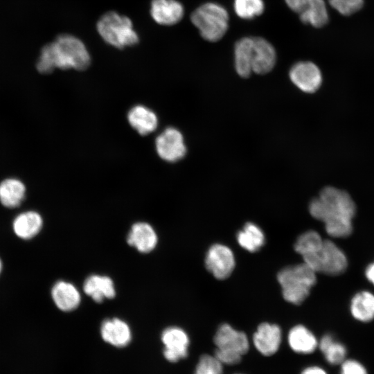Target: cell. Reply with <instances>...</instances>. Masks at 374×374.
Masks as SVG:
<instances>
[{"label":"cell","instance_id":"obj_1","mask_svg":"<svg viewBox=\"0 0 374 374\" xmlns=\"http://www.w3.org/2000/svg\"><path fill=\"white\" fill-rule=\"evenodd\" d=\"M308 209L314 218L324 223L330 236L343 238L352 233L356 206L345 190L332 186L323 188L319 197L311 200Z\"/></svg>","mask_w":374,"mask_h":374},{"label":"cell","instance_id":"obj_2","mask_svg":"<svg viewBox=\"0 0 374 374\" xmlns=\"http://www.w3.org/2000/svg\"><path fill=\"white\" fill-rule=\"evenodd\" d=\"M91 63L90 54L78 37L62 34L41 50L36 67L41 73H49L55 69L83 71Z\"/></svg>","mask_w":374,"mask_h":374},{"label":"cell","instance_id":"obj_3","mask_svg":"<svg viewBox=\"0 0 374 374\" xmlns=\"http://www.w3.org/2000/svg\"><path fill=\"white\" fill-rule=\"evenodd\" d=\"M277 279L283 299L292 304L303 302L317 282L316 272L304 262L281 269Z\"/></svg>","mask_w":374,"mask_h":374},{"label":"cell","instance_id":"obj_4","mask_svg":"<svg viewBox=\"0 0 374 374\" xmlns=\"http://www.w3.org/2000/svg\"><path fill=\"white\" fill-rule=\"evenodd\" d=\"M190 20L204 39L215 42L226 34L229 28V15L222 5L207 2L198 6L192 12Z\"/></svg>","mask_w":374,"mask_h":374},{"label":"cell","instance_id":"obj_5","mask_svg":"<svg viewBox=\"0 0 374 374\" xmlns=\"http://www.w3.org/2000/svg\"><path fill=\"white\" fill-rule=\"evenodd\" d=\"M96 28L106 43L117 48L132 46L139 42L130 19L114 11L105 13L98 21Z\"/></svg>","mask_w":374,"mask_h":374},{"label":"cell","instance_id":"obj_6","mask_svg":"<svg viewBox=\"0 0 374 374\" xmlns=\"http://www.w3.org/2000/svg\"><path fill=\"white\" fill-rule=\"evenodd\" d=\"M304 262L316 273L337 276L344 273L348 267L345 253L335 242L326 240L321 248L314 253L303 257Z\"/></svg>","mask_w":374,"mask_h":374},{"label":"cell","instance_id":"obj_7","mask_svg":"<svg viewBox=\"0 0 374 374\" xmlns=\"http://www.w3.org/2000/svg\"><path fill=\"white\" fill-rule=\"evenodd\" d=\"M155 149L161 159L171 163L182 159L187 151L181 132L173 127L166 128L157 136Z\"/></svg>","mask_w":374,"mask_h":374},{"label":"cell","instance_id":"obj_8","mask_svg":"<svg viewBox=\"0 0 374 374\" xmlns=\"http://www.w3.org/2000/svg\"><path fill=\"white\" fill-rule=\"evenodd\" d=\"M292 82L305 93L317 91L322 84V73L319 66L310 61H300L292 66L289 71Z\"/></svg>","mask_w":374,"mask_h":374},{"label":"cell","instance_id":"obj_9","mask_svg":"<svg viewBox=\"0 0 374 374\" xmlns=\"http://www.w3.org/2000/svg\"><path fill=\"white\" fill-rule=\"evenodd\" d=\"M205 265L214 277L219 280L225 279L235 267L234 255L231 249L224 244H213L207 251Z\"/></svg>","mask_w":374,"mask_h":374},{"label":"cell","instance_id":"obj_10","mask_svg":"<svg viewBox=\"0 0 374 374\" xmlns=\"http://www.w3.org/2000/svg\"><path fill=\"white\" fill-rule=\"evenodd\" d=\"M164 345L163 356L170 362H177L188 355L189 337L181 328L172 326L166 328L161 336Z\"/></svg>","mask_w":374,"mask_h":374},{"label":"cell","instance_id":"obj_11","mask_svg":"<svg viewBox=\"0 0 374 374\" xmlns=\"http://www.w3.org/2000/svg\"><path fill=\"white\" fill-rule=\"evenodd\" d=\"M213 341L217 349L242 356L249 349V342L247 335L226 323L218 328Z\"/></svg>","mask_w":374,"mask_h":374},{"label":"cell","instance_id":"obj_12","mask_svg":"<svg viewBox=\"0 0 374 374\" xmlns=\"http://www.w3.org/2000/svg\"><path fill=\"white\" fill-rule=\"evenodd\" d=\"M276 62L274 46L266 39L253 37L252 71L260 75L270 72Z\"/></svg>","mask_w":374,"mask_h":374},{"label":"cell","instance_id":"obj_13","mask_svg":"<svg viewBox=\"0 0 374 374\" xmlns=\"http://www.w3.org/2000/svg\"><path fill=\"white\" fill-rule=\"evenodd\" d=\"M282 339L280 328L276 324L262 323L253 336L256 350L265 356H271L278 350Z\"/></svg>","mask_w":374,"mask_h":374},{"label":"cell","instance_id":"obj_14","mask_svg":"<svg viewBox=\"0 0 374 374\" xmlns=\"http://www.w3.org/2000/svg\"><path fill=\"white\" fill-rule=\"evenodd\" d=\"M150 14L157 24L172 26L183 18L184 8L177 0H152Z\"/></svg>","mask_w":374,"mask_h":374},{"label":"cell","instance_id":"obj_15","mask_svg":"<svg viewBox=\"0 0 374 374\" xmlns=\"http://www.w3.org/2000/svg\"><path fill=\"white\" fill-rule=\"evenodd\" d=\"M127 242L143 253L152 251L158 242V236L154 228L148 223H134L127 236Z\"/></svg>","mask_w":374,"mask_h":374},{"label":"cell","instance_id":"obj_16","mask_svg":"<svg viewBox=\"0 0 374 374\" xmlns=\"http://www.w3.org/2000/svg\"><path fill=\"white\" fill-rule=\"evenodd\" d=\"M103 339L117 348L127 346L132 339V332L129 325L118 318L107 319L100 326Z\"/></svg>","mask_w":374,"mask_h":374},{"label":"cell","instance_id":"obj_17","mask_svg":"<svg viewBox=\"0 0 374 374\" xmlns=\"http://www.w3.org/2000/svg\"><path fill=\"white\" fill-rule=\"evenodd\" d=\"M51 296L57 308L64 312L74 310L81 301L78 288L65 280H59L54 284L51 289Z\"/></svg>","mask_w":374,"mask_h":374},{"label":"cell","instance_id":"obj_18","mask_svg":"<svg viewBox=\"0 0 374 374\" xmlns=\"http://www.w3.org/2000/svg\"><path fill=\"white\" fill-rule=\"evenodd\" d=\"M127 117L131 127L141 135H148L154 132L159 124L157 114L150 108L141 105L132 107Z\"/></svg>","mask_w":374,"mask_h":374},{"label":"cell","instance_id":"obj_19","mask_svg":"<svg viewBox=\"0 0 374 374\" xmlns=\"http://www.w3.org/2000/svg\"><path fill=\"white\" fill-rule=\"evenodd\" d=\"M83 291L96 303L113 299L116 295L112 279L109 276L98 274H92L85 279Z\"/></svg>","mask_w":374,"mask_h":374},{"label":"cell","instance_id":"obj_20","mask_svg":"<svg viewBox=\"0 0 374 374\" xmlns=\"http://www.w3.org/2000/svg\"><path fill=\"white\" fill-rule=\"evenodd\" d=\"M287 341L291 349L299 354H311L319 346L315 335L303 325L295 326L290 330Z\"/></svg>","mask_w":374,"mask_h":374},{"label":"cell","instance_id":"obj_21","mask_svg":"<svg viewBox=\"0 0 374 374\" xmlns=\"http://www.w3.org/2000/svg\"><path fill=\"white\" fill-rule=\"evenodd\" d=\"M43 220L40 214L28 211L19 214L13 221V231L20 238L28 240L34 238L41 231Z\"/></svg>","mask_w":374,"mask_h":374},{"label":"cell","instance_id":"obj_22","mask_svg":"<svg viewBox=\"0 0 374 374\" xmlns=\"http://www.w3.org/2000/svg\"><path fill=\"white\" fill-rule=\"evenodd\" d=\"M253 37L239 39L234 46V64L237 73L248 78L252 71Z\"/></svg>","mask_w":374,"mask_h":374},{"label":"cell","instance_id":"obj_23","mask_svg":"<svg viewBox=\"0 0 374 374\" xmlns=\"http://www.w3.org/2000/svg\"><path fill=\"white\" fill-rule=\"evenodd\" d=\"M26 195L24 184L17 178H7L0 183V202L7 208L20 205Z\"/></svg>","mask_w":374,"mask_h":374},{"label":"cell","instance_id":"obj_24","mask_svg":"<svg viewBox=\"0 0 374 374\" xmlns=\"http://www.w3.org/2000/svg\"><path fill=\"white\" fill-rule=\"evenodd\" d=\"M350 311L354 319L361 322L374 319V294L368 291L356 293L351 299Z\"/></svg>","mask_w":374,"mask_h":374},{"label":"cell","instance_id":"obj_25","mask_svg":"<svg viewBox=\"0 0 374 374\" xmlns=\"http://www.w3.org/2000/svg\"><path fill=\"white\" fill-rule=\"evenodd\" d=\"M318 347L326 362L331 365H340L346 359V347L331 334L324 335L319 341Z\"/></svg>","mask_w":374,"mask_h":374},{"label":"cell","instance_id":"obj_26","mask_svg":"<svg viewBox=\"0 0 374 374\" xmlns=\"http://www.w3.org/2000/svg\"><path fill=\"white\" fill-rule=\"evenodd\" d=\"M299 15L303 24L314 28H321L329 21V13L325 0H312Z\"/></svg>","mask_w":374,"mask_h":374},{"label":"cell","instance_id":"obj_27","mask_svg":"<svg viewBox=\"0 0 374 374\" xmlns=\"http://www.w3.org/2000/svg\"><path fill=\"white\" fill-rule=\"evenodd\" d=\"M238 244L250 252L259 250L265 243V235L259 226L253 223H247L237 234Z\"/></svg>","mask_w":374,"mask_h":374},{"label":"cell","instance_id":"obj_28","mask_svg":"<svg viewBox=\"0 0 374 374\" xmlns=\"http://www.w3.org/2000/svg\"><path fill=\"white\" fill-rule=\"evenodd\" d=\"M323 241L317 231H308L297 238L294 244V250L303 257L310 255L321 248Z\"/></svg>","mask_w":374,"mask_h":374},{"label":"cell","instance_id":"obj_29","mask_svg":"<svg viewBox=\"0 0 374 374\" xmlns=\"http://www.w3.org/2000/svg\"><path fill=\"white\" fill-rule=\"evenodd\" d=\"M233 9L242 19H252L261 15L265 10L263 0H233Z\"/></svg>","mask_w":374,"mask_h":374},{"label":"cell","instance_id":"obj_30","mask_svg":"<svg viewBox=\"0 0 374 374\" xmlns=\"http://www.w3.org/2000/svg\"><path fill=\"white\" fill-rule=\"evenodd\" d=\"M223 364L215 357L203 355L196 366L195 374H222Z\"/></svg>","mask_w":374,"mask_h":374},{"label":"cell","instance_id":"obj_31","mask_svg":"<svg viewBox=\"0 0 374 374\" xmlns=\"http://www.w3.org/2000/svg\"><path fill=\"white\" fill-rule=\"evenodd\" d=\"M328 2L339 14L349 16L362 8L364 0H328Z\"/></svg>","mask_w":374,"mask_h":374},{"label":"cell","instance_id":"obj_32","mask_svg":"<svg viewBox=\"0 0 374 374\" xmlns=\"http://www.w3.org/2000/svg\"><path fill=\"white\" fill-rule=\"evenodd\" d=\"M339 374H368V371L360 362L353 359H346L340 364Z\"/></svg>","mask_w":374,"mask_h":374},{"label":"cell","instance_id":"obj_33","mask_svg":"<svg viewBox=\"0 0 374 374\" xmlns=\"http://www.w3.org/2000/svg\"><path fill=\"white\" fill-rule=\"evenodd\" d=\"M222 364L235 365L240 362L242 355L217 349L214 355Z\"/></svg>","mask_w":374,"mask_h":374},{"label":"cell","instance_id":"obj_34","mask_svg":"<svg viewBox=\"0 0 374 374\" xmlns=\"http://www.w3.org/2000/svg\"><path fill=\"white\" fill-rule=\"evenodd\" d=\"M312 0H285L287 7L294 12H301Z\"/></svg>","mask_w":374,"mask_h":374},{"label":"cell","instance_id":"obj_35","mask_svg":"<svg viewBox=\"0 0 374 374\" xmlns=\"http://www.w3.org/2000/svg\"><path fill=\"white\" fill-rule=\"evenodd\" d=\"M301 374H328L321 367L318 366H311L303 370Z\"/></svg>","mask_w":374,"mask_h":374},{"label":"cell","instance_id":"obj_36","mask_svg":"<svg viewBox=\"0 0 374 374\" xmlns=\"http://www.w3.org/2000/svg\"><path fill=\"white\" fill-rule=\"evenodd\" d=\"M365 276L374 285V262L370 263L365 269Z\"/></svg>","mask_w":374,"mask_h":374},{"label":"cell","instance_id":"obj_37","mask_svg":"<svg viewBox=\"0 0 374 374\" xmlns=\"http://www.w3.org/2000/svg\"><path fill=\"white\" fill-rule=\"evenodd\" d=\"M1 269H2V263H1V261L0 260V273L1 271Z\"/></svg>","mask_w":374,"mask_h":374},{"label":"cell","instance_id":"obj_38","mask_svg":"<svg viewBox=\"0 0 374 374\" xmlns=\"http://www.w3.org/2000/svg\"><path fill=\"white\" fill-rule=\"evenodd\" d=\"M236 374H241V373H236Z\"/></svg>","mask_w":374,"mask_h":374}]
</instances>
